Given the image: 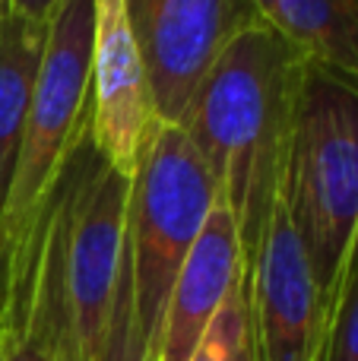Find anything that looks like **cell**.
Instances as JSON below:
<instances>
[{
  "instance_id": "3",
  "label": "cell",
  "mask_w": 358,
  "mask_h": 361,
  "mask_svg": "<svg viewBox=\"0 0 358 361\" xmlns=\"http://www.w3.org/2000/svg\"><path fill=\"white\" fill-rule=\"evenodd\" d=\"M216 206L219 190L194 143L181 127L162 124L130 178L124 219L137 326L156 355L171 286Z\"/></svg>"
},
{
  "instance_id": "16",
  "label": "cell",
  "mask_w": 358,
  "mask_h": 361,
  "mask_svg": "<svg viewBox=\"0 0 358 361\" xmlns=\"http://www.w3.org/2000/svg\"><path fill=\"white\" fill-rule=\"evenodd\" d=\"M358 247V228H355V241H352V250ZM352 250H349V254H352Z\"/></svg>"
},
{
  "instance_id": "1",
  "label": "cell",
  "mask_w": 358,
  "mask_h": 361,
  "mask_svg": "<svg viewBox=\"0 0 358 361\" xmlns=\"http://www.w3.org/2000/svg\"><path fill=\"white\" fill-rule=\"evenodd\" d=\"M308 61L270 23L241 32L209 67L181 127L238 225L245 267L279 206L295 105Z\"/></svg>"
},
{
  "instance_id": "4",
  "label": "cell",
  "mask_w": 358,
  "mask_h": 361,
  "mask_svg": "<svg viewBox=\"0 0 358 361\" xmlns=\"http://www.w3.org/2000/svg\"><path fill=\"white\" fill-rule=\"evenodd\" d=\"M92 35L95 0H63L48 25L16 171L0 216V263L23 241L44 197L89 133Z\"/></svg>"
},
{
  "instance_id": "6",
  "label": "cell",
  "mask_w": 358,
  "mask_h": 361,
  "mask_svg": "<svg viewBox=\"0 0 358 361\" xmlns=\"http://www.w3.org/2000/svg\"><path fill=\"white\" fill-rule=\"evenodd\" d=\"M162 118L124 0H95L92 70H89V140L114 171L137 175Z\"/></svg>"
},
{
  "instance_id": "2",
  "label": "cell",
  "mask_w": 358,
  "mask_h": 361,
  "mask_svg": "<svg viewBox=\"0 0 358 361\" xmlns=\"http://www.w3.org/2000/svg\"><path fill=\"white\" fill-rule=\"evenodd\" d=\"M279 206L330 307L358 228V92L314 67L298 92Z\"/></svg>"
},
{
  "instance_id": "11",
  "label": "cell",
  "mask_w": 358,
  "mask_h": 361,
  "mask_svg": "<svg viewBox=\"0 0 358 361\" xmlns=\"http://www.w3.org/2000/svg\"><path fill=\"white\" fill-rule=\"evenodd\" d=\"M187 361H257V336L251 317V292H247V267L241 279L226 295L222 307L203 336L197 339Z\"/></svg>"
},
{
  "instance_id": "15",
  "label": "cell",
  "mask_w": 358,
  "mask_h": 361,
  "mask_svg": "<svg viewBox=\"0 0 358 361\" xmlns=\"http://www.w3.org/2000/svg\"><path fill=\"white\" fill-rule=\"evenodd\" d=\"M4 16H6V0H0V23H4Z\"/></svg>"
},
{
  "instance_id": "12",
  "label": "cell",
  "mask_w": 358,
  "mask_h": 361,
  "mask_svg": "<svg viewBox=\"0 0 358 361\" xmlns=\"http://www.w3.org/2000/svg\"><path fill=\"white\" fill-rule=\"evenodd\" d=\"M317 361H358V247L349 254L330 298Z\"/></svg>"
},
{
  "instance_id": "7",
  "label": "cell",
  "mask_w": 358,
  "mask_h": 361,
  "mask_svg": "<svg viewBox=\"0 0 358 361\" xmlns=\"http://www.w3.org/2000/svg\"><path fill=\"white\" fill-rule=\"evenodd\" d=\"M257 361H317L327 301L298 235L276 206L260 250L247 263Z\"/></svg>"
},
{
  "instance_id": "14",
  "label": "cell",
  "mask_w": 358,
  "mask_h": 361,
  "mask_svg": "<svg viewBox=\"0 0 358 361\" xmlns=\"http://www.w3.org/2000/svg\"><path fill=\"white\" fill-rule=\"evenodd\" d=\"M63 0H6V13L16 19H25V23L35 25H51L54 13L61 10Z\"/></svg>"
},
{
  "instance_id": "5",
  "label": "cell",
  "mask_w": 358,
  "mask_h": 361,
  "mask_svg": "<svg viewBox=\"0 0 358 361\" xmlns=\"http://www.w3.org/2000/svg\"><path fill=\"white\" fill-rule=\"evenodd\" d=\"M124 13L162 124L181 121L203 76L241 32L266 23L254 0H124Z\"/></svg>"
},
{
  "instance_id": "13",
  "label": "cell",
  "mask_w": 358,
  "mask_h": 361,
  "mask_svg": "<svg viewBox=\"0 0 358 361\" xmlns=\"http://www.w3.org/2000/svg\"><path fill=\"white\" fill-rule=\"evenodd\" d=\"M95 361H159L156 352L146 345L143 333L137 326V311H133V288H130V269H127V250H124V267H121L118 292H114L111 317H108V330L101 339V349Z\"/></svg>"
},
{
  "instance_id": "8",
  "label": "cell",
  "mask_w": 358,
  "mask_h": 361,
  "mask_svg": "<svg viewBox=\"0 0 358 361\" xmlns=\"http://www.w3.org/2000/svg\"><path fill=\"white\" fill-rule=\"evenodd\" d=\"M241 273H245V247L238 238V225L219 200L171 286L162 336H159V361L190 358L197 339L203 336Z\"/></svg>"
},
{
  "instance_id": "9",
  "label": "cell",
  "mask_w": 358,
  "mask_h": 361,
  "mask_svg": "<svg viewBox=\"0 0 358 361\" xmlns=\"http://www.w3.org/2000/svg\"><path fill=\"white\" fill-rule=\"evenodd\" d=\"M308 67L358 92V0H254Z\"/></svg>"
},
{
  "instance_id": "10",
  "label": "cell",
  "mask_w": 358,
  "mask_h": 361,
  "mask_svg": "<svg viewBox=\"0 0 358 361\" xmlns=\"http://www.w3.org/2000/svg\"><path fill=\"white\" fill-rule=\"evenodd\" d=\"M48 25H35L6 13L0 23V216L16 171L25 114L32 105L38 63H42Z\"/></svg>"
}]
</instances>
